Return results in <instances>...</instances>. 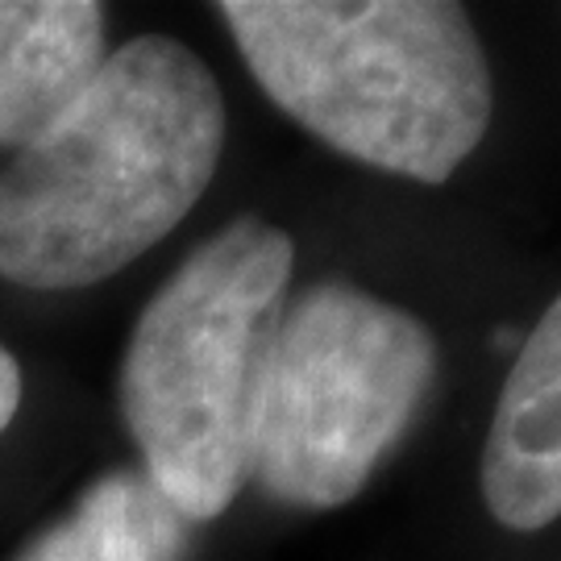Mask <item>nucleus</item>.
I'll return each instance as SVG.
<instances>
[{
	"mask_svg": "<svg viewBox=\"0 0 561 561\" xmlns=\"http://www.w3.org/2000/svg\"><path fill=\"white\" fill-rule=\"evenodd\" d=\"M96 0H0V146L25 150L108 59Z\"/></svg>",
	"mask_w": 561,
	"mask_h": 561,
	"instance_id": "423d86ee",
	"label": "nucleus"
},
{
	"mask_svg": "<svg viewBox=\"0 0 561 561\" xmlns=\"http://www.w3.org/2000/svg\"><path fill=\"white\" fill-rule=\"evenodd\" d=\"M259 88L345 159L445 183L495 113L491 62L454 0H221Z\"/></svg>",
	"mask_w": 561,
	"mask_h": 561,
	"instance_id": "f03ea898",
	"label": "nucleus"
},
{
	"mask_svg": "<svg viewBox=\"0 0 561 561\" xmlns=\"http://www.w3.org/2000/svg\"><path fill=\"white\" fill-rule=\"evenodd\" d=\"M437 366L421 317L354 283H312L283 308L250 479L304 512L350 503L416 424Z\"/></svg>",
	"mask_w": 561,
	"mask_h": 561,
	"instance_id": "20e7f679",
	"label": "nucleus"
},
{
	"mask_svg": "<svg viewBox=\"0 0 561 561\" xmlns=\"http://www.w3.org/2000/svg\"><path fill=\"white\" fill-rule=\"evenodd\" d=\"M192 520L141 466L108 470L18 549L13 561H183Z\"/></svg>",
	"mask_w": 561,
	"mask_h": 561,
	"instance_id": "0eeeda50",
	"label": "nucleus"
},
{
	"mask_svg": "<svg viewBox=\"0 0 561 561\" xmlns=\"http://www.w3.org/2000/svg\"><path fill=\"white\" fill-rule=\"evenodd\" d=\"M296 241L238 217L201 241L141 308L121 358V412L141 470L192 524L217 520L254 474L266 370Z\"/></svg>",
	"mask_w": 561,
	"mask_h": 561,
	"instance_id": "7ed1b4c3",
	"label": "nucleus"
},
{
	"mask_svg": "<svg viewBox=\"0 0 561 561\" xmlns=\"http://www.w3.org/2000/svg\"><path fill=\"white\" fill-rule=\"evenodd\" d=\"M18 408H21V366H18V358L0 345V433L13 424Z\"/></svg>",
	"mask_w": 561,
	"mask_h": 561,
	"instance_id": "6e6552de",
	"label": "nucleus"
},
{
	"mask_svg": "<svg viewBox=\"0 0 561 561\" xmlns=\"http://www.w3.org/2000/svg\"><path fill=\"white\" fill-rule=\"evenodd\" d=\"M225 150L208 62L146 34L0 171V275L34 291L113 279L201 204Z\"/></svg>",
	"mask_w": 561,
	"mask_h": 561,
	"instance_id": "f257e3e1",
	"label": "nucleus"
},
{
	"mask_svg": "<svg viewBox=\"0 0 561 561\" xmlns=\"http://www.w3.org/2000/svg\"><path fill=\"white\" fill-rule=\"evenodd\" d=\"M482 500L512 533L561 516V296L520 341L482 449Z\"/></svg>",
	"mask_w": 561,
	"mask_h": 561,
	"instance_id": "39448f33",
	"label": "nucleus"
}]
</instances>
